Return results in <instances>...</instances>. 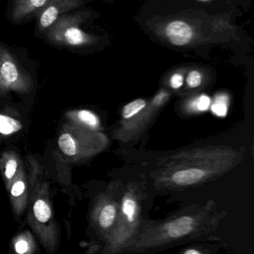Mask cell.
<instances>
[{"instance_id": "obj_1", "label": "cell", "mask_w": 254, "mask_h": 254, "mask_svg": "<svg viewBox=\"0 0 254 254\" xmlns=\"http://www.w3.org/2000/svg\"><path fill=\"white\" fill-rule=\"evenodd\" d=\"M28 222L47 251L54 252L59 245V229L46 182L32 180Z\"/></svg>"}, {"instance_id": "obj_2", "label": "cell", "mask_w": 254, "mask_h": 254, "mask_svg": "<svg viewBox=\"0 0 254 254\" xmlns=\"http://www.w3.org/2000/svg\"><path fill=\"white\" fill-rule=\"evenodd\" d=\"M50 44L67 49L85 47L92 38L80 28L79 17L72 14H63L44 33Z\"/></svg>"}, {"instance_id": "obj_3", "label": "cell", "mask_w": 254, "mask_h": 254, "mask_svg": "<svg viewBox=\"0 0 254 254\" xmlns=\"http://www.w3.org/2000/svg\"><path fill=\"white\" fill-rule=\"evenodd\" d=\"M32 88L30 75L19 65L9 50L0 43V93H26Z\"/></svg>"}, {"instance_id": "obj_4", "label": "cell", "mask_w": 254, "mask_h": 254, "mask_svg": "<svg viewBox=\"0 0 254 254\" xmlns=\"http://www.w3.org/2000/svg\"><path fill=\"white\" fill-rule=\"evenodd\" d=\"M81 0H50L38 13L37 29L44 34L63 14L79 5Z\"/></svg>"}, {"instance_id": "obj_5", "label": "cell", "mask_w": 254, "mask_h": 254, "mask_svg": "<svg viewBox=\"0 0 254 254\" xmlns=\"http://www.w3.org/2000/svg\"><path fill=\"white\" fill-rule=\"evenodd\" d=\"M8 191L10 193L13 212L16 216L20 217L26 210L29 203L27 181L23 166L19 169Z\"/></svg>"}, {"instance_id": "obj_6", "label": "cell", "mask_w": 254, "mask_h": 254, "mask_svg": "<svg viewBox=\"0 0 254 254\" xmlns=\"http://www.w3.org/2000/svg\"><path fill=\"white\" fill-rule=\"evenodd\" d=\"M164 32L169 42L176 47L187 45L194 38L192 27L183 20L169 22L165 27Z\"/></svg>"}, {"instance_id": "obj_7", "label": "cell", "mask_w": 254, "mask_h": 254, "mask_svg": "<svg viewBox=\"0 0 254 254\" xmlns=\"http://www.w3.org/2000/svg\"><path fill=\"white\" fill-rule=\"evenodd\" d=\"M50 0H14L11 19L21 22L38 14Z\"/></svg>"}, {"instance_id": "obj_8", "label": "cell", "mask_w": 254, "mask_h": 254, "mask_svg": "<svg viewBox=\"0 0 254 254\" xmlns=\"http://www.w3.org/2000/svg\"><path fill=\"white\" fill-rule=\"evenodd\" d=\"M21 166V160L14 151H6L0 157V171L7 190Z\"/></svg>"}, {"instance_id": "obj_9", "label": "cell", "mask_w": 254, "mask_h": 254, "mask_svg": "<svg viewBox=\"0 0 254 254\" xmlns=\"http://www.w3.org/2000/svg\"><path fill=\"white\" fill-rule=\"evenodd\" d=\"M66 118L68 121L79 126H85L96 130L99 126V120L96 114L87 110H78L66 112Z\"/></svg>"}, {"instance_id": "obj_10", "label": "cell", "mask_w": 254, "mask_h": 254, "mask_svg": "<svg viewBox=\"0 0 254 254\" xmlns=\"http://www.w3.org/2000/svg\"><path fill=\"white\" fill-rule=\"evenodd\" d=\"M37 248L36 242L32 233L28 230L22 232L14 239V249L17 254H34Z\"/></svg>"}, {"instance_id": "obj_11", "label": "cell", "mask_w": 254, "mask_h": 254, "mask_svg": "<svg viewBox=\"0 0 254 254\" xmlns=\"http://www.w3.org/2000/svg\"><path fill=\"white\" fill-rule=\"evenodd\" d=\"M192 226L193 219L191 217H181L168 225V233L172 238L182 237L191 231Z\"/></svg>"}, {"instance_id": "obj_12", "label": "cell", "mask_w": 254, "mask_h": 254, "mask_svg": "<svg viewBox=\"0 0 254 254\" xmlns=\"http://www.w3.org/2000/svg\"><path fill=\"white\" fill-rule=\"evenodd\" d=\"M204 175L203 171L197 169H190L179 171L172 177V180L178 185H191L200 181Z\"/></svg>"}, {"instance_id": "obj_13", "label": "cell", "mask_w": 254, "mask_h": 254, "mask_svg": "<svg viewBox=\"0 0 254 254\" xmlns=\"http://www.w3.org/2000/svg\"><path fill=\"white\" fill-rule=\"evenodd\" d=\"M23 128L20 122L9 116L0 114V133L8 136L17 133Z\"/></svg>"}, {"instance_id": "obj_14", "label": "cell", "mask_w": 254, "mask_h": 254, "mask_svg": "<svg viewBox=\"0 0 254 254\" xmlns=\"http://www.w3.org/2000/svg\"><path fill=\"white\" fill-rule=\"evenodd\" d=\"M116 215V209L112 205H107L101 211L99 224L102 228H108L112 225Z\"/></svg>"}, {"instance_id": "obj_15", "label": "cell", "mask_w": 254, "mask_h": 254, "mask_svg": "<svg viewBox=\"0 0 254 254\" xmlns=\"http://www.w3.org/2000/svg\"><path fill=\"white\" fill-rule=\"evenodd\" d=\"M146 105V102L143 99H136L126 105L123 108V116L124 118L129 119L137 114L142 111Z\"/></svg>"}, {"instance_id": "obj_16", "label": "cell", "mask_w": 254, "mask_h": 254, "mask_svg": "<svg viewBox=\"0 0 254 254\" xmlns=\"http://www.w3.org/2000/svg\"><path fill=\"white\" fill-rule=\"evenodd\" d=\"M123 212L126 214L129 221H133L136 212V203L132 199H126L123 203Z\"/></svg>"}, {"instance_id": "obj_17", "label": "cell", "mask_w": 254, "mask_h": 254, "mask_svg": "<svg viewBox=\"0 0 254 254\" xmlns=\"http://www.w3.org/2000/svg\"><path fill=\"white\" fill-rule=\"evenodd\" d=\"M202 82V75L199 71L192 70L188 74L187 78V83L191 88H196L199 87Z\"/></svg>"}, {"instance_id": "obj_18", "label": "cell", "mask_w": 254, "mask_h": 254, "mask_svg": "<svg viewBox=\"0 0 254 254\" xmlns=\"http://www.w3.org/2000/svg\"><path fill=\"white\" fill-rule=\"evenodd\" d=\"M224 99V98L220 97L215 101L212 107V112L219 117H224L227 114V108Z\"/></svg>"}, {"instance_id": "obj_19", "label": "cell", "mask_w": 254, "mask_h": 254, "mask_svg": "<svg viewBox=\"0 0 254 254\" xmlns=\"http://www.w3.org/2000/svg\"><path fill=\"white\" fill-rule=\"evenodd\" d=\"M184 84V76L181 73H175L171 76L170 85L173 89H179Z\"/></svg>"}, {"instance_id": "obj_20", "label": "cell", "mask_w": 254, "mask_h": 254, "mask_svg": "<svg viewBox=\"0 0 254 254\" xmlns=\"http://www.w3.org/2000/svg\"><path fill=\"white\" fill-rule=\"evenodd\" d=\"M210 105V99L206 95H202L197 102V109L200 111H206Z\"/></svg>"}, {"instance_id": "obj_21", "label": "cell", "mask_w": 254, "mask_h": 254, "mask_svg": "<svg viewBox=\"0 0 254 254\" xmlns=\"http://www.w3.org/2000/svg\"><path fill=\"white\" fill-rule=\"evenodd\" d=\"M185 254H198V251H195V250H189V251H187L185 252Z\"/></svg>"}, {"instance_id": "obj_22", "label": "cell", "mask_w": 254, "mask_h": 254, "mask_svg": "<svg viewBox=\"0 0 254 254\" xmlns=\"http://www.w3.org/2000/svg\"><path fill=\"white\" fill-rule=\"evenodd\" d=\"M200 1H208V0H200Z\"/></svg>"}]
</instances>
